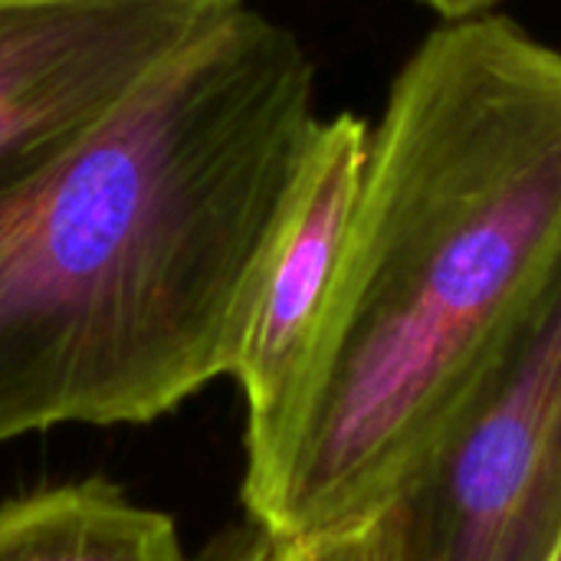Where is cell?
Returning a JSON list of instances; mask_svg holds the SVG:
<instances>
[{"label": "cell", "instance_id": "6da1fadb", "mask_svg": "<svg viewBox=\"0 0 561 561\" xmlns=\"http://www.w3.org/2000/svg\"><path fill=\"white\" fill-rule=\"evenodd\" d=\"M316 125L309 49L243 3L0 168V444L151 424L230 378Z\"/></svg>", "mask_w": 561, "mask_h": 561}, {"label": "cell", "instance_id": "7a4b0ae2", "mask_svg": "<svg viewBox=\"0 0 561 561\" xmlns=\"http://www.w3.org/2000/svg\"><path fill=\"white\" fill-rule=\"evenodd\" d=\"M561 256V53L506 16L440 23L368 138L329 309L247 523L296 542L398 493Z\"/></svg>", "mask_w": 561, "mask_h": 561}, {"label": "cell", "instance_id": "3957f363", "mask_svg": "<svg viewBox=\"0 0 561 561\" xmlns=\"http://www.w3.org/2000/svg\"><path fill=\"white\" fill-rule=\"evenodd\" d=\"M391 506L398 561H549L561 539V256Z\"/></svg>", "mask_w": 561, "mask_h": 561}, {"label": "cell", "instance_id": "277c9868", "mask_svg": "<svg viewBox=\"0 0 561 561\" xmlns=\"http://www.w3.org/2000/svg\"><path fill=\"white\" fill-rule=\"evenodd\" d=\"M243 0H0V168L59 148Z\"/></svg>", "mask_w": 561, "mask_h": 561}, {"label": "cell", "instance_id": "5b68a950", "mask_svg": "<svg viewBox=\"0 0 561 561\" xmlns=\"http://www.w3.org/2000/svg\"><path fill=\"white\" fill-rule=\"evenodd\" d=\"M371 128L355 112L319 118L233 355L247 457L279 431L316 348L362 191Z\"/></svg>", "mask_w": 561, "mask_h": 561}, {"label": "cell", "instance_id": "8992f818", "mask_svg": "<svg viewBox=\"0 0 561 561\" xmlns=\"http://www.w3.org/2000/svg\"><path fill=\"white\" fill-rule=\"evenodd\" d=\"M0 561H187L168 513L82 480L0 503Z\"/></svg>", "mask_w": 561, "mask_h": 561}, {"label": "cell", "instance_id": "52a82bcc", "mask_svg": "<svg viewBox=\"0 0 561 561\" xmlns=\"http://www.w3.org/2000/svg\"><path fill=\"white\" fill-rule=\"evenodd\" d=\"M279 561H398V516L394 506H381L345 526L283 542Z\"/></svg>", "mask_w": 561, "mask_h": 561}, {"label": "cell", "instance_id": "ba28073f", "mask_svg": "<svg viewBox=\"0 0 561 561\" xmlns=\"http://www.w3.org/2000/svg\"><path fill=\"white\" fill-rule=\"evenodd\" d=\"M283 542L263 533L260 526L247 523L243 529L224 536L210 552H204L201 561H279Z\"/></svg>", "mask_w": 561, "mask_h": 561}, {"label": "cell", "instance_id": "9c48e42d", "mask_svg": "<svg viewBox=\"0 0 561 561\" xmlns=\"http://www.w3.org/2000/svg\"><path fill=\"white\" fill-rule=\"evenodd\" d=\"M444 23L450 20H470V16H483L490 13L500 0H424Z\"/></svg>", "mask_w": 561, "mask_h": 561}, {"label": "cell", "instance_id": "30bf717a", "mask_svg": "<svg viewBox=\"0 0 561 561\" xmlns=\"http://www.w3.org/2000/svg\"><path fill=\"white\" fill-rule=\"evenodd\" d=\"M549 561H561V539H559V546L552 549V556H549Z\"/></svg>", "mask_w": 561, "mask_h": 561}]
</instances>
